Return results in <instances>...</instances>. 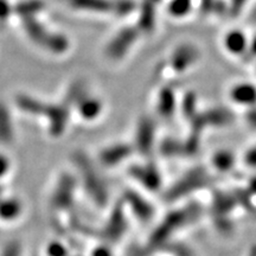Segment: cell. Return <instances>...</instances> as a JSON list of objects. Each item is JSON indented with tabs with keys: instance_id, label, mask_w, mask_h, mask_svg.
<instances>
[{
	"instance_id": "cell-12",
	"label": "cell",
	"mask_w": 256,
	"mask_h": 256,
	"mask_svg": "<svg viewBox=\"0 0 256 256\" xmlns=\"http://www.w3.org/2000/svg\"><path fill=\"white\" fill-rule=\"evenodd\" d=\"M128 154H130V147L126 145H115L102 152L101 160L106 165H116Z\"/></svg>"
},
{
	"instance_id": "cell-1",
	"label": "cell",
	"mask_w": 256,
	"mask_h": 256,
	"mask_svg": "<svg viewBox=\"0 0 256 256\" xmlns=\"http://www.w3.org/2000/svg\"><path fill=\"white\" fill-rule=\"evenodd\" d=\"M138 37V30L134 28H126L121 30L119 34L115 36L110 43L108 44L107 56L110 60H120L126 55V52L130 50V48L136 42Z\"/></svg>"
},
{
	"instance_id": "cell-4",
	"label": "cell",
	"mask_w": 256,
	"mask_h": 256,
	"mask_svg": "<svg viewBox=\"0 0 256 256\" xmlns=\"http://www.w3.org/2000/svg\"><path fill=\"white\" fill-rule=\"evenodd\" d=\"M44 113H46L50 120V132L54 136H60L68 121V110L63 106H50Z\"/></svg>"
},
{
	"instance_id": "cell-27",
	"label": "cell",
	"mask_w": 256,
	"mask_h": 256,
	"mask_svg": "<svg viewBox=\"0 0 256 256\" xmlns=\"http://www.w3.org/2000/svg\"><path fill=\"white\" fill-rule=\"evenodd\" d=\"M214 162L220 170L226 168H229L232 164V156L229 153H217L215 159H214Z\"/></svg>"
},
{
	"instance_id": "cell-2",
	"label": "cell",
	"mask_w": 256,
	"mask_h": 256,
	"mask_svg": "<svg viewBox=\"0 0 256 256\" xmlns=\"http://www.w3.org/2000/svg\"><path fill=\"white\" fill-rule=\"evenodd\" d=\"M200 58V51L191 44H183L176 49L171 57V66L176 72H185Z\"/></svg>"
},
{
	"instance_id": "cell-21",
	"label": "cell",
	"mask_w": 256,
	"mask_h": 256,
	"mask_svg": "<svg viewBox=\"0 0 256 256\" xmlns=\"http://www.w3.org/2000/svg\"><path fill=\"white\" fill-rule=\"evenodd\" d=\"M17 104L19 108L25 112H28V113H34V114H40L44 113L46 110V106H43L40 101L34 100L32 98H28V96H18L17 98Z\"/></svg>"
},
{
	"instance_id": "cell-17",
	"label": "cell",
	"mask_w": 256,
	"mask_h": 256,
	"mask_svg": "<svg viewBox=\"0 0 256 256\" xmlns=\"http://www.w3.org/2000/svg\"><path fill=\"white\" fill-rule=\"evenodd\" d=\"M101 110V102L96 100V98H84L81 102H80V113H81V115L84 119H95V118L100 114Z\"/></svg>"
},
{
	"instance_id": "cell-22",
	"label": "cell",
	"mask_w": 256,
	"mask_h": 256,
	"mask_svg": "<svg viewBox=\"0 0 256 256\" xmlns=\"http://www.w3.org/2000/svg\"><path fill=\"white\" fill-rule=\"evenodd\" d=\"M68 40L66 37L60 36V34H51V37L49 42H48L46 49L52 51L55 54H62L68 49Z\"/></svg>"
},
{
	"instance_id": "cell-18",
	"label": "cell",
	"mask_w": 256,
	"mask_h": 256,
	"mask_svg": "<svg viewBox=\"0 0 256 256\" xmlns=\"http://www.w3.org/2000/svg\"><path fill=\"white\" fill-rule=\"evenodd\" d=\"M44 2L42 0H26V2H20L16 6L14 11L23 17L24 19L32 18L37 12H40V10H43Z\"/></svg>"
},
{
	"instance_id": "cell-29",
	"label": "cell",
	"mask_w": 256,
	"mask_h": 256,
	"mask_svg": "<svg viewBox=\"0 0 256 256\" xmlns=\"http://www.w3.org/2000/svg\"><path fill=\"white\" fill-rule=\"evenodd\" d=\"M248 0H230L229 12L232 14V16H238L241 14L242 8H244Z\"/></svg>"
},
{
	"instance_id": "cell-5",
	"label": "cell",
	"mask_w": 256,
	"mask_h": 256,
	"mask_svg": "<svg viewBox=\"0 0 256 256\" xmlns=\"http://www.w3.org/2000/svg\"><path fill=\"white\" fill-rule=\"evenodd\" d=\"M154 139V124L150 119H142L138 128L136 144L142 153H148Z\"/></svg>"
},
{
	"instance_id": "cell-10",
	"label": "cell",
	"mask_w": 256,
	"mask_h": 256,
	"mask_svg": "<svg viewBox=\"0 0 256 256\" xmlns=\"http://www.w3.org/2000/svg\"><path fill=\"white\" fill-rule=\"evenodd\" d=\"M203 182V176L200 172H194V174H188L183 180L179 182V183L174 188V190L170 192V198H176L178 196H183V194H188V191H191L192 188H194L196 185H200Z\"/></svg>"
},
{
	"instance_id": "cell-26",
	"label": "cell",
	"mask_w": 256,
	"mask_h": 256,
	"mask_svg": "<svg viewBox=\"0 0 256 256\" xmlns=\"http://www.w3.org/2000/svg\"><path fill=\"white\" fill-rule=\"evenodd\" d=\"M134 8V2H130V0H119V2H114L113 4V11L116 12L118 14L124 16L132 12Z\"/></svg>"
},
{
	"instance_id": "cell-14",
	"label": "cell",
	"mask_w": 256,
	"mask_h": 256,
	"mask_svg": "<svg viewBox=\"0 0 256 256\" xmlns=\"http://www.w3.org/2000/svg\"><path fill=\"white\" fill-rule=\"evenodd\" d=\"M74 8L94 12H108L113 10V4L108 0H69Z\"/></svg>"
},
{
	"instance_id": "cell-11",
	"label": "cell",
	"mask_w": 256,
	"mask_h": 256,
	"mask_svg": "<svg viewBox=\"0 0 256 256\" xmlns=\"http://www.w3.org/2000/svg\"><path fill=\"white\" fill-rule=\"evenodd\" d=\"M176 108V96L174 89L166 87L162 89L158 100V110L160 115L168 118L174 114Z\"/></svg>"
},
{
	"instance_id": "cell-34",
	"label": "cell",
	"mask_w": 256,
	"mask_h": 256,
	"mask_svg": "<svg viewBox=\"0 0 256 256\" xmlns=\"http://www.w3.org/2000/svg\"><path fill=\"white\" fill-rule=\"evenodd\" d=\"M2 256H18V246L16 244L8 246Z\"/></svg>"
},
{
	"instance_id": "cell-23",
	"label": "cell",
	"mask_w": 256,
	"mask_h": 256,
	"mask_svg": "<svg viewBox=\"0 0 256 256\" xmlns=\"http://www.w3.org/2000/svg\"><path fill=\"white\" fill-rule=\"evenodd\" d=\"M84 92H86V86L83 82H76L72 86V88L69 89L68 94L66 96V101H68V104H74V102H81L84 98Z\"/></svg>"
},
{
	"instance_id": "cell-15",
	"label": "cell",
	"mask_w": 256,
	"mask_h": 256,
	"mask_svg": "<svg viewBox=\"0 0 256 256\" xmlns=\"http://www.w3.org/2000/svg\"><path fill=\"white\" fill-rule=\"evenodd\" d=\"M203 119L206 124H215V126H223L232 122V115L229 110L224 108H214L208 112L206 114H203Z\"/></svg>"
},
{
	"instance_id": "cell-8",
	"label": "cell",
	"mask_w": 256,
	"mask_h": 256,
	"mask_svg": "<svg viewBox=\"0 0 256 256\" xmlns=\"http://www.w3.org/2000/svg\"><path fill=\"white\" fill-rule=\"evenodd\" d=\"M24 28L32 40L36 42L40 46H46L48 42H49L51 37V34H49L38 22L34 20V18L24 19Z\"/></svg>"
},
{
	"instance_id": "cell-24",
	"label": "cell",
	"mask_w": 256,
	"mask_h": 256,
	"mask_svg": "<svg viewBox=\"0 0 256 256\" xmlns=\"http://www.w3.org/2000/svg\"><path fill=\"white\" fill-rule=\"evenodd\" d=\"M192 0H172L170 4V14H172L176 17H182L190 11Z\"/></svg>"
},
{
	"instance_id": "cell-9",
	"label": "cell",
	"mask_w": 256,
	"mask_h": 256,
	"mask_svg": "<svg viewBox=\"0 0 256 256\" xmlns=\"http://www.w3.org/2000/svg\"><path fill=\"white\" fill-rule=\"evenodd\" d=\"M156 2L153 0H144L142 8V14L139 18V28L140 30L145 32H151L154 28L156 22Z\"/></svg>"
},
{
	"instance_id": "cell-3",
	"label": "cell",
	"mask_w": 256,
	"mask_h": 256,
	"mask_svg": "<svg viewBox=\"0 0 256 256\" xmlns=\"http://www.w3.org/2000/svg\"><path fill=\"white\" fill-rule=\"evenodd\" d=\"M80 162H81L80 164H81L83 179H84V183L87 184L88 191L92 194V197L96 198L98 203H104L106 200V191L104 190L101 179L92 171V166L88 164L87 160H80Z\"/></svg>"
},
{
	"instance_id": "cell-6",
	"label": "cell",
	"mask_w": 256,
	"mask_h": 256,
	"mask_svg": "<svg viewBox=\"0 0 256 256\" xmlns=\"http://www.w3.org/2000/svg\"><path fill=\"white\" fill-rule=\"evenodd\" d=\"M224 46L232 55H242L248 50L249 42L242 31L232 30L224 37Z\"/></svg>"
},
{
	"instance_id": "cell-28",
	"label": "cell",
	"mask_w": 256,
	"mask_h": 256,
	"mask_svg": "<svg viewBox=\"0 0 256 256\" xmlns=\"http://www.w3.org/2000/svg\"><path fill=\"white\" fill-rule=\"evenodd\" d=\"M48 254H49V256H66V249L58 242L51 243L49 248H48Z\"/></svg>"
},
{
	"instance_id": "cell-20",
	"label": "cell",
	"mask_w": 256,
	"mask_h": 256,
	"mask_svg": "<svg viewBox=\"0 0 256 256\" xmlns=\"http://www.w3.org/2000/svg\"><path fill=\"white\" fill-rule=\"evenodd\" d=\"M128 203L130 204L133 208L134 212L136 214L138 217H140V220H148L152 215V209L150 206V204L142 200L138 194H132L128 197Z\"/></svg>"
},
{
	"instance_id": "cell-13",
	"label": "cell",
	"mask_w": 256,
	"mask_h": 256,
	"mask_svg": "<svg viewBox=\"0 0 256 256\" xmlns=\"http://www.w3.org/2000/svg\"><path fill=\"white\" fill-rule=\"evenodd\" d=\"M133 174L139 179L144 185L150 188H156L160 183V176L154 168H136L133 170Z\"/></svg>"
},
{
	"instance_id": "cell-16",
	"label": "cell",
	"mask_w": 256,
	"mask_h": 256,
	"mask_svg": "<svg viewBox=\"0 0 256 256\" xmlns=\"http://www.w3.org/2000/svg\"><path fill=\"white\" fill-rule=\"evenodd\" d=\"M14 136L11 118L4 104H0V142L8 144Z\"/></svg>"
},
{
	"instance_id": "cell-19",
	"label": "cell",
	"mask_w": 256,
	"mask_h": 256,
	"mask_svg": "<svg viewBox=\"0 0 256 256\" xmlns=\"http://www.w3.org/2000/svg\"><path fill=\"white\" fill-rule=\"evenodd\" d=\"M22 206L17 200H6L0 202V218L12 220L19 216Z\"/></svg>"
},
{
	"instance_id": "cell-7",
	"label": "cell",
	"mask_w": 256,
	"mask_h": 256,
	"mask_svg": "<svg viewBox=\"0 0 256 256\" xmlns=\"http://www.w3.org/2000/svg\"><path fill=\"white\" fill-rule=\"evenodd\" d=\"M232 101L242 106H254L256 104V87L250 83H238L230 92Z\"/></svg>"
},
{
	"instance_id": "cell-35",
	"label": "cell",
	"mask_w": 256,
	"mask_h": 256,
	"mask_svg": "<svg viewBox=\"0 0 256 256\" xmlns=\"http://www.w3.org/2000/svg\"><path fill=\"white\" fill-rule=\"evenodd\" d=\"M248 50H249V55L256 57V34L254 37H252L250 43H249Z\"/></svg>"
},
{
	"instance_id": "cell-36",
	"label": "cell",
	"mask_w": 256,
	"mask_h": 256,
	"mask_svg": "<svg viewBox=\"0 0 256 256\" xmlns=\"http://www.w3.org/2000/svg\"><path fill=\"white\" fill-rule=\"evenodd\" d=\"M92 256H112V254L107 248H98L94 252Z\"/></svg>"
},
{
	"instance_id": "cell-31",
	"label": "cell",
	"mask_w": 256,
	"mask_h": 256,
	"mask_svg": "<svg viewBox=\"0 0 256 256\" xmlns=\"http://www.w3.org/2000/svg\"><path fill=\"white\" fill-rule=\"evenodd\" d=\"M11 8L6 0H0V20H5L8 17Z\"/></svg>"
},
{
	"instance_id": "cell-38",
	"label": "cell",
	"mask_w": 256,
	"mask_h": 256,
	"mask_svg": "<svg viewBox=\"0 0 256 256\" xmlns=\"http://www.w3.org/2000/svg\"><path fill=\"white\" fill-rule=\"evenodd\" d=\"M153 2H159V0H153Z\"/></svg>"
},
{
	"instance_id": "cell-32",
	"label": "cell",
	"mask_w": 256,
	"mask_h": 256,
	"mask_svg": "<svg viewBox=\"0 0 256 256\" xmlns=\"http://www.w3.org/2000/svg\"><path fill=\"white\" fill-rule=\"evenodd\" d=\"M10 168V162L6 156H4L2 154H0V178L4 177L8 172V170Z\"/></svg>"
},
{
	"instance_id": "cell-25",
	"label": "cell",
	"mask_w": 256,
	"mask_h": 256,
	"mask_svg": "<svg viewBox=\"0 0 256 256\" xmlns=\"http://www.w3.org/2000/svg\"><path fill=\"white\" fill-rule=\"evenodd\" d=\"M196 110V95L194 92H188L183 101V112L185 116H194Z\"/></svg>"
},
{
	"instance_id": "cell-30",
	"label": "cell",
	"mask_w": 256,
	"mask_h": 256,
	"mask_svg": "<svg viewBox=\"0 0 256 256\" xmlns=\"http://www.w3.org/2000/svg\"><path fill=\"white\" fill-rule=\"evenodd\" d=\"M215 4L216 0H200V11L204 14H211V12H214V8H215Z\"/></svg>"
},
{
	"instance_id": "cell-37",
	"label": "cell",
	"mask_w": 256,
	"mask_h": 256,
	"mask_svg": "<svg viewBox=\"0 0 256 256\" xmlns=\"http://www.w3.org/2000/svg\"><path fill=\"white\" fill-rule=\"evenodd\" d=\"M250 22H252V23L256 24V6L254 8H252V11L250 14Z\"/></svg>"
},
{
	"instance_id": "cell-33",
	"label": "cell",
	"mask_w": 256,
	"mask_h": 256,
	"mask_svg": "<svg viewBox=\"0 0 256 256\" xmlns=\"http://www.w3.org/2000/svg\"><path fill=\"white\" fill-rule=\"evenodd\" d=\"M247 120L248 122L252 124V126L256 127V108H252L247 113Z\"/></svg>"
}]
</instances>
